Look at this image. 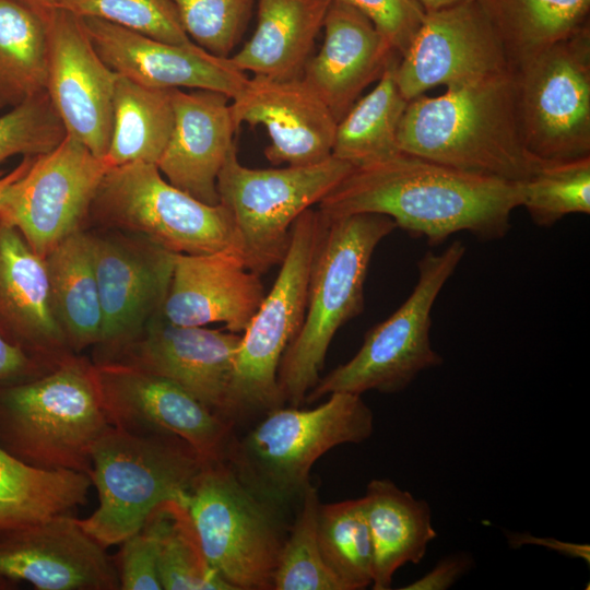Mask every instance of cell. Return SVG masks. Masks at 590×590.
I'll use <instances>...</instances> for the list:
<instances>
[{
  "mask_svg": "<svg viewBox=\"0 0 590 590\" xmlns=\"http://www.w3.org/2000/svg\"><path fill=\"white\" fill-rule=\"evenodd\" d=\"M521 182L458 170L401 153L353 169L319 201L326 219L376 213L430 246L469 232L482 240L507 235L521 206Z\"/></svg>",
  "mask_w": 590,
  "mask_h": 590,
  "instance_id": "cell-1",
  "label": "cell"
},
{
  "mask_svg": "<svg viewBox=\"0 0 590 590\" xmlns=\"http://www.w3.org/2000/svg\"><path fill=\"white\" fill-rule=\"evenodd\" d=\"M398 143L405 154L515 182L544 165L521 139L514 71L409 101Z\"/></svg>",
  "mask_w": 590,
  "mask_h": 590,
  "instance_id": "cell-2",
  "label": "cell"
},
{
  "mask_svg": "<svg viewBox=\"0 0 590 590\" xmlns=\"http://www.w3.org/2000/svg\"><path fill=\"white\" fill-rule=\"evenodd\" d=\"M396 227L392 219L376 213L322 216L305 317L278 370L282 397L291 406H300L317 385L337 331L363 311L370 259L378 244Z\"/></svg>",
  "mask_w": 590,
  "mask_h": 590,
  "instance_id": "cell-3",
  "label": "cell"
},
{
  "mask_svg": "<svg viewBox=\"0 0 590 590\" xmlns=\"http://www.w3.org/2000/svg\"><path fill=\"white\" fill-rule=\"evenodd\" d=\"M109 426L94 363L80 354L38 377L0 384V447L31 467L90 476L94 445Z\"/></svg>",
  "mask_w": 590,
  "mask_h": 590,
  "instance_id": "cell-4",
  "label": "cell"
},
{
  "mask_svg": "<svg viewBox=\"0 0 590 590\" xmlns=\"http://www.w3.org/2000/svg\"><path fill=\"white\" fill-rule=\"evenodd\" d=\"M206 462L176 435L109 426L92 451L90 479L98 507L78 523L105 548L121 544L160 504H186Z\"/></svg>",
  "mask_w": 590,
  "mask_h": 590,
  "instance_id": "cell-5",
  "label": "cell"
},
{
  "mask_svg": "<svg viewBox=\"0 0 590 590\" xmlns=\"http://www.w3.org/2000/svg\"><path fill=\"white\" fill-rule=\"evenodd\" d=\"M244 437H234L226 460L258 496L285 508L310 484L315 462L343 444L374 432V414L359 394L335 392L312 408H276Z\"/></svg>",
  "mask_w": 590,
  "mask_h": 590,
  "instance_id": "cell-6",
  "label": "cell"
},
{
  "mask_svg": "<svg viewBox=\"0 0 590 590\" xmlns=\"http://www.w3.org/2000/svg\"><path fill=\"white\" fill-rule=\"evenodd\" d=\"M210 565L233 590H273L288 531L282 508L252 492L227 461H208L186 500Z\"/></svg>",
  "mask_w": 590,
  "mask_h": 590,
  "instance_id": "cell-7",
  "label": "cell"
},
{
  "mask_svg": "<svg viewBox=\"0 0 590 590\" xmlns=\"http://www.w3.org/2000/svg\"><path fill=\"white\" fill-rule=\"evenodd\" d=\"M464 253L461 240L439 253L427 251L417 261L418 278L409 297L365 334L361 349L349 362L320 377L305 402L335 392L397 393L422 371L440 366L444 359L430 343L432 309Z\"/></svg>",
  "mask_w": 590,
  "mask_h": 590,
  "instance_id": "cell-8",
  "label": "cell"
},
{
  "mask_svg": "<svg viewBox=\"0 0 590 590\" xmlns=\"http://www.w3.org/2000/svg\"><path fill=\"white\" fill-rule=\"evenodd\" d=\"M88 228L138 234L173 253L236 249L233 217L223 204L193 198L169 184L155 164L142 162L106 172L90 208Z\"/></svg>",
  "mask_w": 590,
  "mask_h": 590,
  "instance_id": "cell-9",
  "label": "cell"
},
{
  "mask_svg": "<svg viewBox=\"0 0 590 590\" xmlns=\"http://www.w3.org/2000/svg\"><path fill=\"white\" fill-rule=\"evenodd\" d=\"M352 169L333 156L307 166L249 168L234 148L219 174L217 192L233 217L236 249L245 266L261 274L281 264L294 222Z\"/></svg>",
  "mask_w": 590,
  "mask_h": 590,
  "instance_id": "cell-10",
  "label": "cell"
},
{
  "mask_svg": "<svg viewBox=\"0 0 590 590\" xmlns=\"http://www.w3.org/2000/svg\"><path fill=\"white\" fill-rule=\"evenodd\" d=\"M321 223V214L312 208L294 222L280 272L243 332L229 396L234 424L245 416L283 406L278 370L305 317L309 272Z\"/></svg>",
  "mask_w": 590,
  "mask_h": 590,
  "instance_id": "cell-11",
  "label": "cell"
},
{
  "mask_svg": "<svg viewBox=\"0 0 590 590\" xmlns=\"http://www.w3.org/2000/svg\"><path fill=\"white\" fill-rule=\"evenodd\" d=\"M521 139L542 164L590 156V24L514 69Z\"/></svg>",
  "mask_w": 590,
  "mask_h": 590,
  "instance_id": "cell-12",
  "label": "cell"
},
{
  "mask_svg": "<svg viewBox=\"0 0 590 590\" xmlns=\"http://www.w3.org/2000/svg\"><path fill=\"white\" fill-rule=\"evenodd\" d=\"M110 167L106 158L67 134L52 151L36 155L4 190L0 221L16 228L45 258L67 237L87 229L92 201Z\"/></svg>",
  "mask_w": 590,
  "mask_h": 590,
  "instance_id": "cell-13",
  "label": "cell"
},
{
  "mask_svg": "<svg viewBox=\"0 0 590 590\" xmlns=\"http://www.w3.org/2000/svg\"><path fill=\"white\" fill-rule=\"evenodd\" d=\"M103 326L93 363L115 359L163 314L175 253L122 231L88 228Z\"/></svg>",
  "mask_w": 590,
  "mask_h": 590,
  "instance_id": "cell-14",
  "label": "cell"
},
{
  "mask_svg": "<svg viewBox=\"0 0 590 590\" xmlns=\"http://www.w3.org/2000/svg\"><path fill=\"white\" fill-rule=\"evenodd\" d=\"M110 426L130 433H165L186 440L206 461H223L235 437L223 420L170 379L122 362L94 363Z\"/></svg>",
  "mask_w": 590,
  "mask_h": 590,
  "instance_id": "cell-15",
  "label": "cell"
},
{
  "mask_svg": "<svg viewBox=\"0 0 590 590\" xmlns=\"http://www.w3.org/2000/svg\"><path fill=\"white\" fill-rule=\"evenodd\" d=\"M512 71L502 42L477 0L425 13L396 67L401 94L411 101L425 91L457 86Z\"/></svg>",
  "mask_w": 590,
  "mask_h": 590,
  "instance_id": "cell-16",
  "label": "cell"
},
{
  "mask_svg": "<svg viewBox=\"0 0 590 590\" xmlns=\"http://www.w3.org/2000/svg\"><path fill=\"white\" fill-rule=\"evenodd\" d=\"M45 21L46 93L67 134L82 142L94 155L105 158L118 74L99 57L80 16L49 9Z\"/></svg>",
  "mask_w": 590,
  "mask_h": 590,
  "instance_id": "cell-17",
  "label": "cell"
},
{
  "mask_svg": "<svg viewBox=\"0 0 590 590\" xmlns=\"http://www.w3.org/2000/svg\"><path fill=\"white\" fill-rule=\"evenodd\" d=\"M73 515L0 535V575L38 590H120L114 558Z\"/></svg>",
  "mask_w": 590,
  "mask_h": 590,
  "instance_id": "cell-18",
  "label": "cell"
},
{
  "mask_svg": "<svg viewBox=\"0 0 590 590\" xmlns=\"http://www.w3.org/2000/svg\"><path fill=\"white\" fill-rule=\"evenodd\" d=\"M231 109L237 128L247 123L267 130L264 155L274 165L307 166L332 156L338 120L303 76L247 78Z\"/></svg>",
  "mask_w": 590,
  "mask_h": 590,
  "instance_id": "cell-19",
  "label": "cell"
},
{
  "mask_svg": "<svg viewBox=\"0 0 590 590\" xmlns=\"http://www.w3.org/2000/svg\"><path fill=\"white\" fill-rule=\"evenodd\" d=\"M240 338L229 331L178 326L162 314L110 362L137 365L170 379L234 424L229 396Z\"/></svg>",
  "mask_w": 590,
  "mask_h": 590,
  "instance_id": "cell-20",
  "label": "cell"
},
{
  "mask_svg": "<svg viewBox=\"0 0 590 590\" xmlns=\"http://www.w3.org/2000/svg\"><path fill=\"white\" fill-rule=\"evenodd\" d=\"M81 19L105 63L142 85L209 90L232 99L248 78L229 57L216 56L194 42L167 43L99 19Z\"/></svg>",
  "mask_w": 590,
  "mask_h": 590,
  "instance_id": "cell-21",
  "label": "cell"
},
{
  "mask_svg": "<svg viewBox=\"0 0 590 590\" xmlns=\"http://www.w3.org/2000/svg\"><path fill=\"white\" fill-rule=\"evenodd\" d=\"M264 296L260 274L245 266L236 249L175 253L163 316L187 327L222 322L229 332L240 333Z\"/></svg>",
  "mask_w": 590,
  "mask_h": 590,
  "instance_id": "cell-22",
  "label": "cell"
},
{
  "mask_svg": "<svg viewBox=\"0 0 590 590\" xmlns=\"http://www.w3.org/2000/svg\"><path fill=\"white\" fill-rule=\"evenodd\" d=\"M173 129L157 161L163 177L176 188L210 204L220 203L217 177L235 148L229 97L214 91L170 90Z\"/></svg>",
  "mask_w": 590,
  "mask_h": 590,
  "instance_id": "cell-23",
  "label": "cell"
},
{
  "mask_svg": "<svg viewBox=\"0 0 590 590\" xmlns=\"http://www.w3.org/2000/svg\"><path fill=\"white\" fill-rule=\"evenodd\" d=\"M0 334L49 368L75 354L52 309L45 258L3 221H0Z\"/></svg>",
  "mask_w": 590,
  "mask_h": 590,
  "instance_id": "cell-24",
  "label": "cell"
},
{
  "mask_svg": "<svg viewBox=\"0 0 590 590\" xmlns=\"http://www.w3.org/2000/svg\"><path fill=\"white\" fill-rule=\"evenodd\" d=\"M322 28L323 44L302 76L339 121L399 54L368 17L340 0L331 1Z\"/></svg>",
  "mask_w": 590,
  "mask_h": 590,
  "instance_id": "cell-25",
  "label": "cell"
},
{
  "mask_svg": "<svg viewBox=\"0 0 590 590\" xmlns=\"http://www.w3.org/2000/svg\"><path fill=\"white\" fill-rule=\"evenodd\" d=\"M331 1L258 0L255 33L231 61L252 75L302 76Z\"/></svg>",
  "mask_w": 590,
  "mask_h": 590,
  "instance_id": "cell-26",
  "label": "cell"
},
{
  "mask_svg": "<svg viewBox=\"0 0 590 590\" xmlns=\"http://www.w3.org/2000/svg\"><path fill=\"white\" fill-rule=\"evenodd\" d=\"M373 546L374 590L391 588L393 575L418 564L437 536L430 507L387 479H374L362 497Z\"/></svg>",
  "mask_w": 590,
  "mask_h": 590,
  "instance_id": "cell-27",
  "label": "cell"
},
{
  "mask_svg": "<svg viewBox=\"0 0 590 590\" xmlns=\"http://www.w3.org/2000/svg\"><path fill=\"white\" fill-rule=\"evenodd\" d=\"M52 309L75 354L95 346L102 335L103 314L91 236L79 231L46 257Z\"/></svg>",
  "mask_w": 590,
  "mask_h": 590,
  "instance_id": "cell-28",
  "label": "cell"
},
{
  "mask_svg": "<svg viewBox=\"0 0 590 590\" xmlns=\"http://www.w3.org/2000/svg\"><path fill=\"white\" fill-rule=\"evenodd\" d=\"M92 481L70 470H43L0 447V535L85 505Z\"/></svg>",
  "mask_w": 590,
  "mask_h": 590,
  "instance_id": "cell-29",
  "label": "cell"
},
{
  "mask_svg": "<svg viewBox=\"0 0 590 590\" xmlns=\"http://www.w3.org/2000/svg\"><path fill=\"white\" fill-rule=\"evenodd\" d=\"M514 69L589 25L590 0H477Z\"/></svg>",
  "mask_w": 590,
  "mask_h": 590,
  "instance_id": "cell-30",
  "label": "cell"
},
{
  "mask_svg": "<svg viewBox=\"0 0 590 590\" xmlns=\"http://www.w3.org/2000/svg\"><path fill=\"white\" fill-rule=\"evenodd\" d=\"M394 59L376 86L356 101L338 121L332 156L353 167H363L401 153L398 132L408 106L396 79Z\"/></svg>",
  "mask_w": 590,
  "mask_h": 590,
  "instance_id": "cell-31",
  "label": "cell"
},
{
  "mask_svg": "<svg viewBox=\"0 0 590 590\" xmlns=\"http://www.w3.org/2000/svg\"><path fill=\"white\" fill-rule=\"evenodd\" d=\"M173 122L170 90L145 86L118 74L106 161L111 167L134 162L156 165Z\"/></svg>",
  "mask_w": 590,
  "mask_h": 590,
  "instance_id": "cell-32",
  "label": "cell"
},
{
  "mask_svg": "<svg viewBox=\"0 0 590 590\" xmlns=\"http://www.w3.org/2000/svg\"><path fill=\"white\" fill-rule=\"evenodd\" d=\"M45 16L22 0H0V109L46 92Z\"/></svg>",
  "mask_w": 590,
  "mask_h": 590,
  "instance_id": "cell-33",
  "label": "cell"
},
{
  "mask_svg": "<svg viewBox=\"0 0 590 590\" xmlns=\"http://www.w3.org/2000/svg\"><path fill=\"white\" fill-rule=\"evenodd\" d=\"M317 536L322 558L346 590L373 581V546L363 498L320 504Z\"/></svg>",
  "mask_w": 590,
  "mask_h": 590,
  "instance_id": "cell-34",
  "label": "cell"
},
{
  "mask_svg": "<svg viewBox=\"0 0 590 590\" xmlns=\"http://www.w3.org/2000/svg\"><path fill=\"white\" fill-rule=\"evenodd\" d=\"M158 575L165 590H233L208 562L187 506L160 505Z\"/></svg>",
  "mask_w": 590,
  "mask_h": 590,
  "instance_id": "cell-35",
  "label": "cell"
},
{
  "mask_svg": "<svg viewBox=\"0 0 590 590\" xmlns=\"http://www.w3.org/2000/svg\"><path fill=\"white\" fill-rule=\"evenodd\" d=\"M319 505L317 489L309 484L282 547L273 590H346L321 555L317 536Z\"/></svg>",
  "mask_w": 590,
  "mask_h": 590,
  "instance_id": "cell-36",
  "label": "cell"
},
{
  "mask_svg": "<svg viewBox=\"0 0 590 590\" xmlns=\"http://www.w3.org/2000/svg\"><path fill=\"white\" fill-rule=\"evenodd\" d=\"M521 206L538 226H553L569 214H589L590 156L544 164L521 181Z\"/></svg>",
  "mask_w": 590,
  "mask_h": 590,
  "instance_id": "cell-37",
  "label": "cell"
},
{
  "mask_svg": "<svg viewBox=\"0 0 590 590\" xmlns=\"http://www.w3.org/2000/svg\"><path fill=\"white\" fill-rule=\"evenodd\" d=\"M80 17H95L174 44L192 42L170 0H50Z\"/></svg>",
  "mask_w": 590,
  "mask_h": 590,
  "instance_id": "cell-38",
  "label": "cell"
},
{
  "mask_svg": "<svg viewBox=\"0 0 590 590\" xmlns=\"http://www.w3.org/2000/svg\"><path fill=\"white\" fill-rule=\"evenodd\" d=\"M66 135L48 94L40 93L0 116V163L14 155L47 154Z\"/></svg>",
  "mask_w": 590,
  "mask_h": 590,
  "instance_id": "cell-39",
  "label": "cell"
},
{
  "mask_svg": "<svg viewBox=\"0 0 590 590\" xmlns=\"http://www.w3.org/2000/svg\"><path fill=\"white\" fill-rule=\"evenodd\" d=\"M181 24L200 47L229 57L239 42L256 0H170Z\"/></svg>",
  "mask_w": 590,
  "mask_h": 590,
  "instance_id": "cell-40",
  "label": "cell"
},
{
  "mask_svg": "<svg viewBox=\"0 0 590 590\" xmlns=\"http://www.w3.org/2000/svg\"><path fill=\"white\" fill-rule=\"evenodd\" d=\"M160 505L142 527L120 544V552L114 557L120 590L163 589L158 575Z\"/></svg>",
  "mask_w": 590,
  "mask_h": 590,
  "instance_id": "cell-41",
  "label": "cell"
},
{
  "mask_svg": "<svg viewBox=\"0 0 590 590\" xmlns=\"http://www.w3.org/2000/svg\"><path fill=\"white\" fill-rule=\"evenodd\" d=\"M368 17L401 57L425 16L416 0H340Z\"/></svg>",
  "mask_w": 590,
  "mask_h": 590,
  "instance_id": "cell-42",
  "label": "cell"
},
{
  "mask_svg": "<svg viewBox=\"0 0 590 590\" xmlns=\"http://www.w3.org/2000/svg\"><path fill=\"white\" fill-rule=\"evenodd\" d=\"M473 559L465 553L441 558L427 574L401 588L402 590H446L472 568Z\"/></svg>",
  "mask_w": 590,
  "mask_h": 590,
  "instance_id": "cell-43",
  "label": "cell"
},
{
  "mask_svg": "<svg viewBox=\"0 0 590 590\" xmlns=\"http://www.w3.org/2000/svg\"><path fill=\"white\" fill-rule=\"evenodd\" d=\"M50 369L7 342L0 334V384L28 380Z\"/></svg>",
  "mask_w": 590,
  "mask_h": 590,
  "instance_id": "cell-44",
  "label": "cell"
},
{
  "mask_svg": "<svg viewBox=\"0 0 590 590\" xmlns=\"http://www.w3.org/2000/svg\"><path fill=\"white\" fill-rule=\"evenodd\" d=\"M508 544L512 548H519L523 545L545 546L557 553L571 557L580 558L587 564L590 563V546L586 543L564 542L553 538L534 536L528 532H508L506 533Z\"/></svg>",
  "mask_w": 590,
  "mask_h": 590,
  "instance_id": "cell-45",
  "label": "cell"
},
{
  "mask_svg": "<svg viewBox=\"0 0 590 590\" xmlns=\"http://www.w3.org/2000/svg\"><path fill=\"white\" fill-rule=\"evenodd\" d=\"M35 156H23V160L12 170L4 173L0 170V197L4 190L17 178H20L31 166Z\"/></svg>",
  "mask_w": 590,
  "mask_h": 590,
  "instance_id": "cell-46",
  "label": "cell"
},
{
  "mask_svg": "<svg viewBox=\"0 0 590 590\" xmlns=\"http://www.w3.org/2000/svg\"><path fill=\"white\" fill-rule=\"evenodd\" d=\"M425 13L439 11L464 2L467 0H416Z\"/></svg>",
  "mask_w": 590,
  "mask_h": 590,
  "instance_id": "cell-47",
  "label": "cell"
},
{
  "mask_svg": "<svg viewBox=\"0 0 590 590\" xmlns=\"http://www.w3.org/2000/svg\"><path fill=\"white\" fill-rule=\"evenodd\" d=\"M22 1L44 16L46 15L47 11L50 9L49 8L50 0H22Z\"/></svg>",
  "mask_w": 590,
  "mask_h": 590,
  "instance_id": "cell-48",
  "label": "cell"
},
{
  "mask_svg": "<svg viewBox=\"0 0 590 590\" xmlns=\"http://www.w3.org/2000/svg\"><path fill=\"white\" fill-rule=\"evenodd\" d=\"M17 585H19V581L12 580L10 578H7L0 575V590L16 589Z\"/></svg>",
  "mask_w": 590,
  "mask_h": 590,
  "instance_id": "cell-49",
  "label": "cell"
}]
</instances>
